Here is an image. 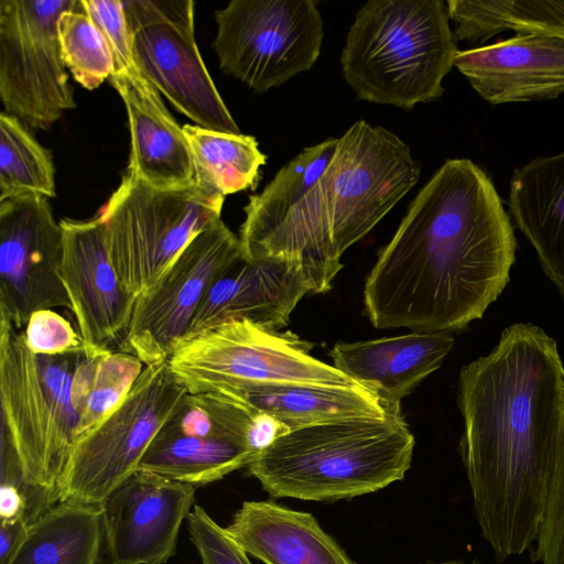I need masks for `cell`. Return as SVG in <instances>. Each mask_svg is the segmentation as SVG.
<instances>
[{"mask_svg": "<svg viewBox=\"0 0 564 564\" xmlns=\"http://www.w3.org/2000/svg\"><path fill=\"white\" fill-rule=\"evenodd\" d=\"M77 0H0V98L4 112L48 129L76 107L57 34Z\"/></svg>", "mask_w": 564, "mask_h": 564, "instance_id": "obj_12", "label": "cell"}, {"mask_svg": "<svg viewBox=\"0 0 564 564\" xmlns=\"http://www.w3.org/2000/svg\"><path fill=\"white\" fill-rule=\"evenodd\" d=\"M510 217L488 175L447 160L413 199L364 291L376 328L456 333L502 293L516 260Z\"/></svg>", "mask_w": 564, "mask_h": 564, "instance_id": "obj_2", "label": "cell"}, {"mask_svg": "<svg viewBox=\"0 0 564 564\" xmlns=\"http://www.w3.org/2000/svg\"><path fill=\"white\" fill-rule=\"evenodd\" d=\"M137 67L196 126L240 134L195 41L192 0H123Z\"/></svg>", "mask_w": 564, "mask_h": 564, "instance_id": "obj_11", "label": "cell"}, {"mask_svg": "<svg viewBox=\"0 0 564 564\" xmlns=\"http://www.w3.org/2000/svg\"><path fill=\"white\" fill-rule=\"evenodd\" d=\"M29 522L25 518L0 520V564H7L24 540Z\"/></svg>", "mask_w": 564, "mask_h": 564, "instance_id": "obj_36", "label": "cell"}, {"mask_svg": "<svg viewBox=\"0 0 564 564\" xmlns=\"http://www.w3.org/2000/svg\"><path fill=\"white\" fill-rule=\"evenodd\" d=\"M291 430L274 416L254 412L247 434V445L256 454L269 447Z\"/></svg>", "mask_w": 564, "mask_h": 564, "instance_id": "obj_35", "label": "cell"}, {"mask_svg": "<svg viewBox=\"0 0 564 564\" xmlns=\"http://www.w3.org/2000/svg\"><path fill=\"white\" fill-rule=\"evenodd\" d=\"M144 367L137 357L119 349H86L77 355L72 379V400L77 415L75 440L123 400Z\"/></svg>", "mask_w": 564, "mask_h": 564, "instance_id": "obj_28", "label": "cell"}, {"mask_svg": "<svg viewBox=\"0 0 564 564\" xmlns=\"http://www.w3.org/2000/svg\"><path fill=\"white\" fill-rule=\"evenodd\" d=\"M446 6L459 41L484 42L507 30L564 40V0H448Z\"/></svg>", "mask_w": 564, "mask_h": 564, "instance_id": "obj_27", "label": "cell"}, {"mask_svg": "<svg viewBox=\"0 0 564 564\" xmlns=\"http://www.w3.org/2000/svg\"><path fill=\"white\" fill-rule=\"evenodd\" d=\"M196 182L223 196L256 188L267 156L258 141L246 134H231L185 124Z\"/></svg>", "mask_w": 564, "mask_h": 564, "instance_id": "obj_29", "label": "cell"}, {"mask_svg": "<svg viewBox=\"0 0 564 564\" xmlns=\"http://www.w3.org/2000/svg\"><path fill=\"white\" fill-rule=\"evenodd\" d=\"M563 393L556 341L531 323L506 327L488 355L460 370L459 452L481 535L497 562L536 541Z\"/></svg>", "mask_w": 564, "mask_h": 564, "instance_id": "obj_1", "label": "cell"}, {"mask_svg": "<svg viewBox=\"0 0 564 564\" xmlns=\"http://www.w3.org/2000/svg\"><path fill=\"white\" fill-rule=\"evenodd\" d=\"M307 293L312 288L297 264L241 253L212 284L183 339L241 319L278 330Z\"/></svg>", "mask_w": 564, "mask_h": 564, "instance_id": "obj_17", "label": "cell"}, {"mask_svg": "<svg viewBox=\"0 0 564 564\" xmlns=\"http://www.w3.org/2000/svg\"><path fill=\"white\" fill-rule=\"evenodd\" d=\"M414 437L400 404L382 417L291 430L248 465L272 497L336 501L378 491L411 466Z\"/></svg>", "mask_w": 564, "mask_h": 564, "instance_id": "obj_4", "label": "cell"}, {"mask_svg": "<svg viewBox=\"0 0 564 564\" xmlns=\"http://www.w3.org/2000/svg\"><path fill=\"white\" fill-rule=\"evenodd\" d=\"M438 564H480L478 561H473L470 563H462V562H445V563H438Z\"/></svg>", "mask_w": 564, "mask_h": 564, "instance_id": "obj_37", "label": "cell"}, {"mask_svg": "<svg viewBox=\"0 0 564 564\" xmlns=\"http://www.w3.org/2000/svg\"><path fill=\"white\" fill-rule=\"evenodd\" d=\"M63 234L48 198L0 202V314L19 329L37 311L70 310L61 268Z\"/></svg>", "mask_w": 564, "mask_h": 564, "instance_id": "obj_14", "label": "cell"}, {"mask_svg": "<svg viewBox=\"0 0 564 564\" xmlns=\"http://www.w3.org/2000/svg\"><path fill=\"white\" fill-rule=\"evenodd\" d=\"M196 486L135 471L99 506L109 564H163L176 551Z\"/></svg>", "mask_w": 564, "mask_h": 564, "instance_id": "obj_15", "label": "cell"}, {"mask_svg": "<svg viewBox=\"0 0 564 564\" xmlns=\"http://www.w3.org/2000/svg\"><path fill=\"white\" fill-rule=\"evenodd\" d=\"M224 200L198 183L158 189L127 171L99 214L122 285L135 299L153 289L187 243L221 219Z\"/></svg>", "mask_w": 564, "mask_h": 564, "instance_id": "obj_7", "label": "cell"}, {"mask_svg": "<svg viewBox=\"0 0 564 564\" xmlns=\"http://www.w3.org/2000/svg\"><path fill=\"white\" fill-rule=\"evenodd\" d=\"M23 333L28 347L35 355L64 356L86 350L78 330L52 308L34 312Z\"/></svg>", "mask_w": 564, "mask_h": 564, "instance_id": "obj_33", "label": "cell"}, {"mask_svg": "<svg viewBox=\"0 0 564 564\" xmlns=\"http://www.w3.org/2000/svg\"><path fill=\"white\" fill-rule=\"evenodd\" d=\"M215 19L219 67L256 93L308 70L321 54L324 23L312 0H232Z\"/></svg>", "mask_w": 564, "mask_h": 564, "instance_id": "obj_10", "label": "cell"}, {"mask_svg": "<svg viewBox=\"0 0 564 564\" xmlns=\"http://www.w3.org/2000/svg\"><path fill=\"white\" fill-rule=\"evenodd\" d=\"M254 411L270 414L290 430L359 419L382 417L395 404L354 383L326 386L307 383L257 384L220 392Z\"/></svg>", "mask_w": 564, "mask_h": 564, "instance_id": "obj_24", "label": "cell"}, {"mask_svg": "<svg viewBox=\"0 0 564 564\" xmlns=\"http://www.w3.org/2000/svg\"><path fill=\"white\" fill-rule=\"evenodd\" d=\"M420 163L382 127L356 121L295 212L284 259L297 264L312 293L330 290L340 258L417 183Z\"/></svg>", "mask_w": 564, "mask_h": 564, "instance_id": "obj_3", "label": "cell"}, {"mask_svg": "<svg viewBox=\"0 0 564 564\" xmlns=\"http://www.w3.org/2000/svg\"><path fill=\"white\" fill-rule=\"evenodd\" d=\"M458 53L442 0H370L356 13L340 64L358 99L412 109L438 99Z\"/></svg>", "mask_w": 564, "mask_h": 564, "instance_id": "obj_5", "label": "cell"}, {"mask_svg": "<svg viewBox=\"0 0 564 564\" xmlns=\"http://www.w3.org/2000/svg\"><path fill=\"white\" fill-rule=\"evenodd\" d=\"M241 253L239 238L221 219L197 234L154 288L137 299L119 350L144 366L166 361L212 284Z\"/></svg>", "mask_w": 564, "mask_h": 564, "instance_id": "obj_13", "label": "cell"}, {"mask_svg": "<svg viewBox=\"0 0 564 564\" xmlns=\"http://www.w3.org/2000/svg\"><path fill=\"white\" fill-rule=\"evenodd\" d=\"M509 213L564 299V152L538 156L511 177Z\"/></svg>", "mask_w": 564, "mask_h": 564, "instance_id": "obj_22", "label": "cell"}, {"mask_svg": "<svg viewBox=\"0 0 564 564\" xmlns=\"http://www.w3.org/2000/svg\"><path fill=\"white\" fill-rule=\"evenodd\" d=\"M57 34L63 62L78 84L94 90L110 78L111 52L80 0L59 15Z\"/></svg>", "mask_w": 564, "mask_h": 564, "instance_id": "obj_31", "label": "cell"}, {"mask_svg": "<svg viewBox=\"0 0 564 564\" xmlns=\"http://www.w3.org/2000/svg\"><path fill=\"white\" fill-rule=\"evenodd\" d=\"M265 564H357L307 512L273 501H246L225 528Z\"/></svg>", "mask_w": 564, "mask_h": 564, "instance_id": "obj_21", "label": "cell"}, {"mask_svg": "<svg viewBox=\"0 0 564 564\" xmlns=\"http://www.w3.org/2000/svg\"><path fill=\"white\" fill-rule=\"evenodd\" d=\"M454 343L451 333L413 332L357 343L338 341L330 357L333 367L351 381L386 402L400 403L441 367Z\"/></svg>", "mask_w": 564, "mask_h": 564, "instance_id": "obj_20", "label": "cell"}, {"mask_svg": "<svg viewBox=\"0 0 564 564\" xmlns=\"http://www.w3.org/2000/svg\"><path fill=\"white\" fill-rule=\"evenodd\" d=\"M338 139L304 149L258 194L249 197L240 227V245L248 259L279 257L304 196L328 166Z\"/></svg>", "mask_w": 564, "mask_h": 564, "instance_id": "obj_23", "label": "cell"}, {"mask_svg": "<svg viewBox=\"0 0 564 564\" xmlns=\"http://www.w3.org/2000/svg\"><path fill=\"white\" fill-rule=\"evenodd\" d=\"M455 67L491 105L556 98L564 93V40L516 34L458 51Z\"/></svg>", "mask_w": 564, "mask_h": 564, "instance_id": "obj_19", "label": "cell"}, {"mask_svg": "<svg viewBox=\"0 0 564 564\" xmlns=\"http://www.w3.org/2000/svg\"><path fill=\"white\" fill-rule=\"evenodd\" d=\"M109 80L127 109L131 145L128 172L158 189L196 184L195 164L183 128L135 62L115 65Z\"/></svg>", "mask_w": 564, "mask_h": 564, "instance_id": "obj_18", "label": "cell"}, {"mask_svg": "<svg viewBox=\"0 0 564 564\" xmlns=\"http://www.w3.org/2000/svg\"><path fill=\"white\" fill-rule=\"evenodd\" d=\"M76 355H35L24 333L0 314L1 431L10 440L26 484L48 505L75 440L72 400Z\"/></svg>", "mask_w": 564, "mask_h": 564, "instance_id": "obj_6", "label": "cell"}, {"mask_svg": "<svg viewBox=\"0 0 564 564\" xmlns=\"http://www.w3.org/2000/svg\"><path fill=\"white\" fill-rule=\"evenodd\" d=\"M256 454L239 442L188 436L166 424L150 444L138 470L202 486L248 466Z\"/></svg>", "mask_w": 564, "mask_h": 564, "instance_id": "obj_26", "label": "cell"}, {"mask_svg": "<svg viewBox=\"0 0 564 564\" xmlns=\"http://www.w3.org/2000/svg\"><path fill=\"white\" fill-rule=\"evenodd\" d=\"M62 279L86 349L122 340L137 299L122 285L111 263L101 218L59 221ZM110 349V348H109Z\"/></svg>", "mask_w": 564, "mask_h": 564, "instance_id": "obj_16", "label": "cell"}, {"mask_svg": "<svg viewBox=\"0 0 564 564\" xmlns=\"http://www.w3.org/2000/svg\"><path fill=\"white\" fill-rule=\"evenodd\" d=\"M189 539L202 564H251L247 552L200 506L187 517Z\"/></svg>", "mask_w": 564, "mask_h": 564, "instance_id": "obj_34", "label": "cell"}, {"mask_svg": "<svg viewBox=\"0 0 564 564\" xmlns=\"http://www.w3.org/2000/svg\"><path fill=\"white\" fill-rule=\"evenodd\" d=\"M311 347L291 333L241 319L181 340L166 362L189 394L273 383H356L310 355Z\"/></svg>", "mask_w": 564, "mask_h": 564, "instance_id": "obj_9", "label": "cell"}, {"mask_svg": "<svg viewBox=\"0 0 564 564\" xmlns=\"http://www.w3.org/2000/svg\"><path fill=\"white\" fill-rule=\"evenodd\" d=\"M52 155L28 127L17 118L0 113V202L23 197H55Z\"/></svg>", "mask_w": 564, "mask_h": 564, "instance_id": "obj_30", "label": "cell"}, {"mask_svg": "<svg viewBox=\"0 0 564 564\" xmlns=\"http://www.w3.org/2000/svg\"><path fill=\"white\" fill-rule=\"evenodd\" d=\"M187 395L166 361L145 366L123 400L72 444L57 482V502L100 505L138 471L150 444Z\"/></svg>", "mask_w": 564, "mask_h": 564, "instance_id": "obj_8", "label": "cell"}, {"mask_svg": "<svg viewBox=\"0 0 564 564\" xmlns=\"http://www.w3.org/2000/svg\"><path fill=\"white\" fill-rule=\"evenodd\" d=\"M533 561L540 564H564V393L545 508L535 541Z\"/></svg>", "mask_w": 564, "mask_h": 564, "instance_id": "obj_32", "label": "cell"}, {"mask_svg": "<svg viewBox=\"0 0 564 564\" xmlns=\"http://www.w3.org/2000/svg\"><path fill=\"white\" fill-rule=\"evenodd\" d=\"M102 541L99 506L65 500L29 524L7 564H98Z\"/></svg>", "mask_w": 564, "mask_h": 564, "instance_id": "obj_25", "label": "cell"}]
</instances>
